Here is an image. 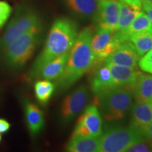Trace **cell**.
<instances>
[{
    "label": "cell",
    "instance_id": "cell-1",
    "mask_svg": "<svg viewBox=\"0 0 152 152\" xmlns=\"http://www.w3.org/2000/svg\"><path fill=\"white\" fill-rule=\"evenodd\" d=\"M93 34L92 28L87 27L77 35L69 52L65 68L57 79V87L61 91L68 90L82 76L97 65L96 56L91 47Z\"/></svg>",
    "mask_w": 152,
    "mask_h": 152
},
{
    "label": "cell",
    "instance_id": "cell-2",
    "mask_svg": "<svg viewBox=\"0 0 152 152\" xmlns=\"http://www.w3.org/2000/svg\"><path fill=\"white\" fill-rule=\"evenodd\" d=\"M78 35L77 23L66 18L56 19L47 36L45 45L28 73V79L37 77L47 62L61 55L70 52Z\"/></svg>",
    "mask_w": 152,
    "mask_h": 152
},
{
    "label": "cell",
    "instance_id": "cell-3",
    "mask_svg": "<svg viewBox=\"0 0 152 152\" xmlns=\"http://www.w3.org/2000/svg\"><path fill=\"white\" fill-rule=\"evenodd\" d=\"M133 90L125 87L116 86L95 95V105L99 106L106 121L122 119L132 106Z\"/></svg>",
    "mask_w": 152,
    "mask_h": 152
},
{
    "label": "cell",
    "instance_id": "cell-4",
    "mask_svg": "<svg viewBox=\"0 0 152 152\" xmlns=\"http://www.w3.org/2000/svg\"><path fill=\"white\" fill-rule=\"evenodd\" d=\"M40 28H34L23 34L1 55L4 65L11 71L23 67L34 54L39 42Z\"/></svg>",
    "mask_w": 152,
    "mask_h": 152
},
{
    "label": "cell",
    "instance_id": "cell-5",
    "mask_svg": "<svg viewBox=\"0 0 152 152\" xmlns=\"http://www.w3.org/2000/svg\"><path fill=\"white\" fill-rule=\"evenodd\" d=\"M146 139L129 128H110L100 137V152H123Z\"/></svg>",
    "mask_w": 152,
    "mask_h": 152
},
{
    "label": "cell",
    "instance_id": "cell-6",
    "mask_svg": "<svg viewBox=\"0 0 152 152\" xmlns=\"http://www.w3.org/2000/svg\"><path fill=\"white\" fill-rule=\"evenodd\" d=\"M34 28H40V22L37 15L30 10L20 9L18 11L0 37V56L17 38Z\"/></svg>",
    "mask_w": 152,
    "mask_h": 152
},
{
    "label": "cell",
    "instance_id": "cell-7",
    "mask_svg": "<svg viewBox=\"0 0 152 152\" xmlns=\"http://www.w3.org/2000/svg\"><path fill=\"white\" fill-rule=\"evenodd\" d=\"M89 90L86 85H82L64 98L61 108V122L67 125L73 121L84 109L88 102Z\"/></svg>",
    "mask_w": 152,
    "mask_h": 152
},
{
    "label": "cell",
    "instance_id": "cell-8",
    "mask_svg": "<svg viewBox=\"0 0 152 152\" xmlns=\"http://www.w3.org/2000/svg\"><path fill=\"white\" fill-rule=\"evenodd\" d=\"M102 134V119L96 105L86 108L79 117L71 137H99Z\"/></svg>",
    "mask_w": 152,
    "mask_h": 152
},
{
    "label": "cell",
    "instance_id": "cell-9",
    "mask_svg": "<svg viewBox=\"0 0 152 152\" xmlns=\"http://www.w3.org/2000/svg\"><path fill=\"white\" fill-rule=\"evenodd\" d=\"M122 43L115 30L97 28L91 39V47L97 63L103 62Z\"/></svg>",
    "mask_w": 152,
    "mask_h": 152
},
{
    "label": "cell",
    "instance_id": "cell-10",
    "mask_svg": "<svg viewBox=\"0 0 152 152\" xmlns=\"http://www.w3.org/2000/svg\"><path fill=\"white\" fill-rule=\"evenodd\" d=\"M121 1L119 0H99L96 20L97 28L115 30L118 19Z\"/></svg>",
    "mask_w": 152,
    "mask_h": 152
},
{
    "label": "cell",
    "instance_id": "cell-11",
    "mask_svg": "<svg viewBox=\"0 0 152 152\" xmlns=\"http://www.w3.org/2000/svg\"><path fill=\"white\" fill-rule=\"evenodd\" d=\"M152 121L151 104L136 102L131 109L130 128L147 140L148 128Z\"/></svg>",
    "mask_w": 152,
    "mask_h": 152
},
{
    "label": "cell",
    "instance_id": "cell-12",
    "mask_svg": "<svg viewBox=\"0 0 152 152\" xmlns=\"http://www.w3.org/2000/svg\"><path fill=\"white\" fill-rule=\"evenodd\" d=\"M140 56L134 45L130 41L121 44L112 54L103 61L105 64H114L130 68H137Z\"/></svg>",
    "mask_w": 152,
    "mask_h": 152
},
{
    "label": "cell",
    "instance_id": "cell-13",
    "mask_svg": "<svg viewBox=\"0 0 152 152\" xmlns=\"http://www.w3.org/2000/svg\"><path fill=\"white\" fill-rule=\"evenodd\" d=\"M109 68L116 86L125 87L134 90L137 81L142 73L137 68H130L127 66L106 64Z\"/></svg>",
    "mask_w": 152,
    "mask_h": 152
},
{
    "label": "cell",
    "instance_id": "cell-14",
    "mask_svg": "<svg viewBox=\"0 0 152 152\" xmlns=\"http://www.w3.org/2000/svg\"><path fill=\"white\" fill-rule=\"evenodd\" d=\"M23 108L26 124L31 136H37L45 125L42 111L36 104L28 99H23Z\"/></svg>",
    "mask_w": 152,
    "mask_h": 152
},
{
    "label": "cell",
    "instance_id": "cell-15",
    "mask_svg": "<svg viewBox=\"0 0 152 152\" xmlns=\"http://www.w3.org/2000/svg\"><path fill=\"white\" fill-rule=\"evenodd\" d=\"M114 87L116 85L108 66L104 64L96 67L90 80V87L94 94L98 95Z\"/></svg>",
    "mask_w": 152,
    "mask_h": 152
},
{
    "label": "cell",
    "instance_id": "cell-16",
    "mask_svg": "<svg viewBox=\"0 0 152 152\" xmlns=\"http://www.w3.org/2000/svg\"><path fill=\"white\" fill-rule=\"evenodd\" d=\"M65 3L75 16L83 20H95L99 0H65Z\"/></svg>",
    "mask_w": 152,
    "mask_h": 152
},
{
    "label": "cell",
    "instance_id": "cell-17",
    "mask_svg": "<svg viewBox=\"0 0 152 152\" xmlns=\"http://www.w3.org/2000/svg\"><path fill=\"white\" fill-rule=\"evenodd\" d=\"M69 52L61 55L47 62L38 74L37 77L54 80L61 75L67 62Z\"/></svg>",
    "mask_w": 152,
    "mask_h": 152
},
{
    "label": "cell",
    "instance_id": "cell-18",
    "mask_svg": "<svg viewBox=\"0 0 152 152\" xmlns=\"http://www.w3.org/2000/svg\"><path fill=\"white\" fill-rule=\"evenodd\" d=\"M133 97L137 102L148 103L152 99V75L141 73L133 90Z\"/></svg>",
    "mask_w": 152,
    "mask_h": 152
},
{
    "label": "cell",
    "instance_id": "cell-19",
    "mask_svg": "<svg viewBox=\"0 0 152 152\" xmlns=\"http://www.w3.org/2000/svg\"><path fill=\"white\" fill-rule=\"evenodd\" d=\"M99 137H71L66 146V151L70 152H96L99 149Z\"/></svg>",
    "mask_w": 152,
    "mask_h": 152
},
{
    "label": "cell",
    "instance_id": "cell-20",
    "mask_svg": "<svg viewBox=\"0 0 152 152\" xmlns=\"http://www.w3.org/2000/svg\"><path fill=\"white\" fill-rule=\"evenodd\" d=\"M151 30H152V24L150 22L149 18L145 13L141 11L133 20V21L131 23V24L125 32L123 33L116 32H118L120 36L125 42L129 41L131 36L149 31Z\"/></svg>",
    "mask_w": 152,
    "mask_h": 152
},
{
    "label": "cell",
    "instance_id": "cell-21",
    "mask_svg": "<svg viewBox=\"0 0 152 152\" xmlns=\"http://www.w3.org/2000/svg\"><path fill=\"white\" fill-rule=\"evenodd\" d=\"M141 11V8L133 7V6L121 1L118 19L116 28L115 30V31L120 32V33L125 32L131 24V23L133 21V20Z\"/></svg>",
    "mask_w": 152,
    "mask_h": 152
},
{
    "label": "cell",
    "instance_id": "cell-22",
    "mask_svg": "<svg viewBox=\"0 0 152 152\" xmlns=\"http://www.w3.org/2000/svg\"><path fill=\"white\" fill-rule=\"evenodd\" d=\"M35 94L36 99L39 104L42 106H46L49 99L54 94L55 85L49 80H38L35 84Z\"/></svg>",
    "mask_w": 152,
    "mask_h": 152
},
{
    "label": "cell",
    "instance_id": "cell-23",
    "mask_svg": "<svg viewBox=\"0 0 152 152\" xmlns=\"http://www.w3.org/2000/svg\"><path fill=\"white\" fill-rule=\"evenodd\" d=\"M129 41L134 45L140 58L152 49V30L131 36Z\"/></svg>",
    "mask_w": 152,
    "mask_h": 152
},
{
    "label": "cell",
    "instance_id": "cell-24",
    "mask_svg": "<svg viewBox=\"0 0 152 152\" xmlns=\"http://www.w3.org/2000/svg\"><path fill=\"white\" fill-rule=\"evenodd\" d=\"M138 65L142 71L152 74V49L140 57Z\"/></svg>",
    "mask_w": 152,
    "mask_h": 152
},
{
    "label": "cell",
    "instance_id": "cell-25",
    "mask_svg": "<svg viewBox=\"0 0 152 152\" xmlns=\"http://www.w3.org/2000/svg\"><path fill=\"white\" fill-rule=\"evenodd\" d=\"M12 8L6 1H0V29L3 28L11 16Z\"/></svg>",
    "mask_w": 152,
    "mask_h": 152
},
{
    "label": "cell",
    "instance_id": "cell-26",
    "mask_svg": "<svg viewBox=\"0 0 152 152\" xmlns=\"http://www.w3.org/2000/svg\"><path fill=\"white\" fill-rule=\"evenodd\" d=\"M130 152H149L152 151V146L147 140L138 142L127 150Z\"/></svg>",
    "mask_w": 152,
    "mask_h": 152
},
{
    "label": "cell",
    "instance_id": "cell-27",
    "mask_svg": "<svg viewBox=\"0 0 152 152\" xmlns=\"http://www.w3.org/2000/svg\"><path fill=\"white\" fill-rule=\"evenodd\" d=\"M142 8H143L144 12L147 14L148 18H149L150 22L152 24V4H149L147 2H142Z\"/></svg>",
    "mask_w": 152,
    "mask_h": 152
},
{
    "label": "cell",
    "instance_id": "cell-28",
    "mask_svg": "<svg viewBox=\"0 0 152 152\" xmlns=\"http://www.w3.org/2000/svg\"><path fill=\"white\" fill-rule=\"evenodd\" d=\"M11 124L4 119L0 118V133H5L8 132L10 129Z\"/></svg>",
    "mask_w": 152,
    "mask_h": 152
},
{
    "label": "cell",
    "instance_id": "cell-29",
    "mask_svg": "<svg viewBox=\"0 0 152 152\" xmlns=\"http://www.w3.org/2000/svg\"><path fill=\"white\" fill-rule=\"evenodd\" d=\"M122 2L126 3L133 7H138V8H142V2L143 0H121Z\"/></svg>",
    "mask_w": 152,
    "mask_h": 152
},
{
    "label": "cell",
    "instance_id": "cell-30",
    "mask_svg": "<svg viewBox=\"0 0 152 152\" xmlns=\"http://www.w3.org/2000/svg\"><path fill=\"white\" fill-rule=\"evenodd\" d=\"M147 140L152 146V121H151V123H150L149 128H148V130H147Z\"/></svg>",
    "mask_w": 152,
    "mask_h": 152
},
{
    "label": "cell",
    "instance_id": "cell-31",
    "mask_svg": "<svg viewBox=\"0 0 152 152\" xmlns=\"http://www.w3.org/2000/svg\"><path fill=\"white\" fill-rule=\"evenodd\" d=\"M143 1H144V2L149 3V4H152V0H143Z\"/></svg>",
    "mask_w": 152,
    "mask_h": 152
},
{
    "label": "cell",
    "instance_id": "cell-32",
    "mask_svg": "<svg viewBox=\"0 0 152 152\" xmlns=\"http://www.w3.org/2000/svg\"><path fill=\"white\" fill-rule=\"evenodd\" d=\"M1 141V134H0V142Z\"/></svg>",
    "mask_w": 152,
    "mask_h": 152
},
{
    "label": "cell",
    "instance_id": "cell-33",
    "mask_svg": "<svg viewBox=\"0 0 152 152\" xmlns=\"http://www.w3.org/2000/svg\"><path fill=\"white\" fill-rule=\"evenodd\" d=\"M150 104H151V108H152V99L151 101V102H150Z\"/></svg>",
    "mask_w": 152,
    "mask_h": 152
}]
</instances>
